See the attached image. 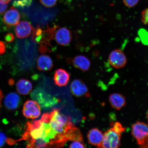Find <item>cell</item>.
Instances as JSON below:
<instances>
[{"label": "cell", "mask_w": 148, "mask_h": 148, "mask_svg": "<svg viewBox=\"0 0 148 148\" xmlns=\"http://www.w3.org/2000/svg\"><path fill=\"white\" fill-rule=\"evenodd\" d=\"M22 139L27 140V147L31 148L60 147L68 141L51 127L49 113L42 114L39 120L27 123Z\"/></svg>", "instance_id": "cell-1"}, {"label": "cell", "mask_w": 148, "mask_h": 148, "mask_svg": "<svg viewBox=\"0 0 148 148\" xmlns=\"http://www.w3.org/2000/svg\"><path fill=\"white\" fill-rule=\"evenodd\" d=\"M49 123L53 129L69 140V131L74 126L71 118L64 115L60 110L56 108L49 113Z\"/></svg>", "instance_id": "cell-2"}, {"label": "cell", "mask_w": 148, "mask_h": 148, "mask_svg": "<svg viewBox=\"0 0 148 148\" xmlns=\"http://www.w3.org/2000/svg\"><path fill=\"white\" fill-rule=\"evenodd\" d=\"M57 27H49L47 26L45 29H42L38 27L33 28L32 39L33 41L40 44V45L47 47L50 45L51 40L54 38L56 30Z\"/></svg>", "instance_id": "cell-3"}, {"label": "cell", "mask_w": 148, "mask_h": 148, "mask_svg": "<svg viewBox=\"0 0 148 148\" xmlns=\"http://www.w3.org/2000/svg\"><path fill=\"white\" fill-rule=\"evenodd\" d=\"M31 97L33 100L36 101L42 107H51L58 101V99L52 97L39 88L33 92L31 94Z\"/></svg>", "instance_id": "cell-4"}, {"label": "cell", "mask_w": 148, "mask_h": 148, "mask_svg": "<svg viewBox=\"0 0 148 148\" xmlns=\"http://www.w3.org/2000/svg\"><path fill=\"white\" fill-rule=\"evenodd\" d=\"M121 133L117 132L112 127L103 134L101 148H116L120 145Z\"/></svg>", "instance_id": "cell-5"}, {"label": "cell", "mask_w": 148, "mask_h": 148, "mask_svg": "<svg viewBox=\"0 0 148 148\" xmlns=\"http://www.w3.org/2000/svg\"><path fill=\"white\" fill-rule=\"evenodd\" d=\"M132 134L139 145L141 146L148 136V125L137 122L132 126Z\"/></svg>", "instance_id": "cell-6"}, {"label": "cell", "mask_w": 148, "mask_h": 148, "mask_svg": "<svg viewBox=\"0 0 148 148\" xmlns=\"http://www.w3.org/2000/svg\"><path fill=\"white\" fill-rule=\"evenodd\" d=\"M40 111V105L34 101L27 100L23 105V114L28 119H34L38 117L41 113Z\"/></svg>", "instance_id": "cell-7"}, {"label": "cell", "mask_w": 148, "mask_h": 148, "mask_svg": "<svg viewBox=\"0 0 148 148\" xmlns=\"http://www.w3.org/2000/svg\"><path fill=\"white\" fill-rule=\"evenodd\" d=\"M108 59L111 65L116 69L123 67L127 63V57L120 49H114L111 52Z\"/></svg>", "instance_id": "cell-8"}, {"label": "cell", "mask_w": 148, "mask_h": 148, "mask_svg": "<svg viewBox=\"0 0 148 148\" xmlns=\"http://www.w3.org/2000/svg\"><path fill=\"white\" fill-rule=\"evenodd\" d=\"M70 90L72 94L77 97L90 96L87 87L84 82L79 79H75L71 83Z\"/></svg>", "instance_id": "cell-9"}, {"label": "cell", "mask_w": 148, "mask_h": 148, "mask_svg": "<svg viewBox=\"0 0 148 148\" xmlns=\"http://www.w3.org/2000/svg\"><path fill=\"white\" fill-rule=\"evenodd\" d=\"M55 38L57 43L63 46L69 45L72 39V34L66 27H62L56 31Z\"/></svg>", "instance_id": "cell-10"}, {"label": "cell", "mask_w": 148, "mask_h": 148, "mask_svg": "<svg viewBox=\"0 0 148 148\" xmlns=\"http://www.w3.org/2000/svg\"><path fill=\"white\" fill-rule=\"evenodd\" d=\"M22 102L21 97L15 92H11L7 94L3 101L5 108L10 110H16L21 106Z\"/></svg>", "instance_id": "cell-11"}, {"label": "cell", "mask_w": 148, "mask_h": 148, "mask_svg": "<svg viewBox=\"0 0 148 148\" xmlns=\"http://www.w3.org/2000/svg\"><path fill=\"white\" fill-rule=\"evenodd\" d=\"M20 18V14L18 10L12 7L5 13L3 20L5 25L8 26H14L19 23Z\"/></svg>", "instance_id": "cell-12"}, {"label": "cell", "mask_w": 148, "mask_h": 148, "mask_svg": "<svg viewBox=\"0 0 148 148\" xmlns=\"http://www.w3.org/2000/svg\"><path fill=\"white\" fill-rule=\"evenodd\" d=\"M33 29L32 25L28 22L23 21L16 25L15 32L18 38H25L30 36Z\"/></svg>", "instance_id": "cell-13"}, {"label": "cell", "mask_w": 148, "mask_h": 148, "mask_svg": "<svg viewBox=\"0 0 148 148\" xmlns=\"http://www.w3.org/2000/svg\"><path fill=\"white\" fill-rule=\"evenodd\" d=\"M103 134L102 131L97 128L90 129L87 135L89 143L92 145L101 148Z\"/></svg>", "instance_id": "cell-14"}, {"label": "cell", "mask_w": 148, "mask_h": 148, "mask_svg": "<svg viewBox=\"0 0 148 148\" xmlns=\"http://www.w3.org/2000/svg\"><path fill=\"white\" fill-rule=\"evenodd\" d=\"M70 78L69 73L62 68L56 70L53 76L55 84L59 86H66L69 82Z\"/></svg>", "instance_id": "cell-15"}, {"label": "cell", "mask_w": 148, "mask_h": 148, "mask_svg": "<svg viewBox=\"0 0 148 148\" xmlns=\"http://www.w3.org/2000/svg\"><path fill=\"white\" fill-rule=\"evenodd\" d=\"M53 66V61L49 55H42L37 60V68L40 71H50L52 69Z\"/></svg>", "instance_id": "cell-16"}, {"label": "cell", "mask_w": 148, "mask_h": 148, "mask_svg": "<svg viewBox=\"0 0 148 148\" xmlns=\"http://www.w3.org/2000/svg\"><path fill=\"white\" fill-rule=\"evenodd\" d=\"M72 63L75 67L83 71H88L90 69V61L84 55L76 56L72 60Z\"/></svg>", "instance_id": "cell-17"}, {"label": "cell", "mask_w": 148, "mask_h": 148, "mask_svg": "<svg viewBox=\"0 0 148 148\" xmlns=\"http://www.w3.org/2000/svg\"><path fill=\"white\" fill-rule=\"evenodd\" d=\"M109 100L111 106L117 110H120L123 108L126 103L125 97L119 93H114L110 94Z\"/></svg>", "instance_id": "cell-18"}, {"label": "cell", "mask_w": 148, "mask_h": 148, "mask_svg": "<svg viewBox=\"0 0 148 148\" xmlns=\"http://www.w3.org/2000/svg\"><path fill=\"white\" fill-rule=\"evenodd\" d=\"M16 90L20 95H26L30 93L32 90V85L30 81L25 79L18 80L16 84Z\"/></svg>", "instance_id": "cell-19"}, {"label": "cell", "mask_w": 148, "mask_h": 148, "mask_svg": "<svg viewBox=\"0 0 148 148\" xmlns=\"http://www.w3.org/2000/svg\"><path fill=\"white\" fill-rule=\"evenodd\" d=\"M32 0H16L13 3L15 6L23 7L30 5Z\"/></svg>", "instance_id": "cell-20"}, {"label": "cell", "mask_w": 148, "mask_h": 148, "mask_svg": "<svg viewBox=\"0 0 148 148\" xmlns=\"http://www.w3.org/2000/svg\"><path fill=\"white\" fill-rule=\"evenodd\" d=\"M41 4L47 8L54 6L57 2V0H40Z\"/></svg>", "instance_id": "cell-21"}, {"label": "cell", "mask_w": 148, "mask_h": 148, "mask_svg": "<svg viewBox=\"0 0 148 148\" xmlns=\"http://www.w3.org/2000/svg\"><path fill=\"white\" fill-rule=\"evenodd\" d=\"M141 21L144 25H148V8L142 11L141 13Z\"/></svg>", "instance_id": "cell-22"}, {"label": "cell", "mask_w": 148, "mask_h": 148, "mask_svg": "<svg viewBox=\"0 0 148 148\" xmlns=\"http://www.w3.org/2000/svg\"><path fill=\"white\" fill-rule=\"evenodd\" d=\"M124 4L127 7H132L136 5L139 0H123Z\"/></svg>", "instance_id": "cell-23"}, {"label": "cell", "mask_w": 148, "mask_h": 148, "mask_svg": "<svg viewBox=\"0 0 148 148\" xmlns=\"http://www.w3.org/2000/svg\"><path fill=\"white\" fill-rule=\"evenodd\" d=\"M85 147L84 143L82 142L75 141L73 142V143L70 144V148H85Z\"/></svg>", "instance_id": "cell-24"}, {"label": "cell", "mask_w": 148, "mask_h": 148, "mask_svg": "<svg viewBox=\"0 0 148 148\" xmlns=\"http://www.w3.org/2000/svg\"><path fill=\"white\" fill-rule=\"evenodd\" d=\"M7 138L4 133L0 132V147L5 145L7 141Z\"/></svg>", "instance_id": "cell-25"}, {"label": "cell", "mask_w": 148, "mask_h": 148, "mask_svg": "<svg viewBox=\"0 0 148 148\" xmlns=\"http://www.w3.org/2000/svg\"><path fill=\"white\" fill-rule=\"evenodd\" d=\"M5 40L7 42H11L14 41V36L12 33H9L5 35Z\"/></svg>", "instance_id": "cell-26"}, {"label": "cell", "mask_w": 148, "mask_h": 148, "mask_svg": "<svg viewBox=\"0 0 148 148\" xmlns=\"http://www.w3.org/2000/svg\"><path fill=\"white\" fill-rule=\"evenodd\" d=\"M8 6L6 3L0 1V14L3 13V12L6 10Z\"/></svg>", "instance_id": "cell-27"}, {"label": "cell", "mask_w": 148, "mask_h": 148, "mask_svg": "<svg viewBox=\"0 0 148 148\" xmlns=\"http://www.w3.org/2000/svg\"><path fill=\"white\" fill-rule=\"evenodd\" d=\"M148 147V137L146 139L145 141H144L141 147Z\"/></svg>", "instance_id": "cell-28"}, {"label": "cell", "mask_w": 148, "mask_h": 148, "mask_svg": "<svg viewBox=\"0 0 148 148\" xmlns=\"http://www.w3.org/2000/svg\"><path fill=\"white\" fill-rule=\"evenodd\" d=\"M12 0H0V1L5 3H9Z\"/></svg>", "instance_id": "cell-29"}, {"label": "cell", "mask_w": 148, "mask_h": 148, "mask_svg": "<svg viewBox=\"0 0 148 148\" xmlns=\"http://www.w3.org/2000/svg\"><path fill=\"white\" fill-rule=\"evenodd\" d=\"M3 96L2 92L1 90H0V106H1L2 99H3Z\"/></svg>", "instance_id": "cell-30"}, {"label": "cell", "mask_w": 148, "mask_h": 148, "mask_svg": "<svg viewBox=\"0 0 148 148\" xmlns=\"http://www.w3.org/2000/svg\"><path fill=\"white\" fill-rule=\"evenodd\" d=\"M147 118H148V114H147Z\"/></svg>", "instance_id": "cell-31"}]
</instances>
